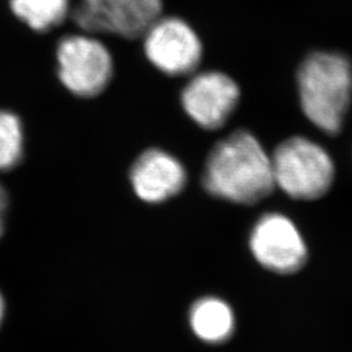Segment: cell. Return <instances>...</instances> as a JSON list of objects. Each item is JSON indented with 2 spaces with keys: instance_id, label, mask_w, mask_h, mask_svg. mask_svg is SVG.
I'll return each mask as SVG.
<instances>
[{
  "instance_id": "6da1fadb",
  "label": "cell",
  "mask_w": 352,
  "mask_h": 352,
  "mask_svg": "<svg viewBox=\"0 0 352 352\" xmlns=\"http://www.w3.org/2000/svg\"><path fill=\"white\" fill-rule=\"evenodd\" d=\"M202 184L218 199L253 205L276 188L272 157L247 131H236L219 141L205 164Z\"/></svg>"
},
{
  "instance_id": "7a4b0ae2",
  "label": "cell",
  "mask_w": 352,
  "mask_h": 352,
  "mask_svg": "<svg viewBox=\"0 0 352 352\" xmlns=\"http://www.w3.org/2000/svg\"><path fill=\"white\" fill-rule=\"evenodd\" d=\"M304 115L327 135L340 133L352 98V64L338 52L317 51L298 71Z\"/></svg>"
},
{
  "instance_id": "3957f363",
  "label": "cell",
  "mask_w": 352,
  "mask_h": 352,
  "mask_svg": "<svg viewBox=\"0 0 352 352\" xmlns=\"http://www.w3.org/2000/svg\"><path fill=\"white\" fill-rule=\"evenodd\" d=\"M272 164L276 186L295 200H317L334 183L336 167L331 157L307 138L283 141L274 151Z\"/></svg>"
},
{
  "instance_id": "277c9868",
  "label": "cell",
  "mask_w": 352,
  "mask_h": 352,
  "mask_svg": "<svg viewBox=\"0 0 352 352\" xmlns=\"http://www.w3.org/2000/svg\"><path fill=\"white\" fill-rule=\"evenodd\" d=\"M56 58L62 84L77 97H97L113 77L110 52L87 33L64 37L59 42Z\"/></svg>"
},
{
  "instance_id": "5b68a950",
  "label": "cell",
  "mask_w": 352,
  "mask_h": 352,
  "mask_svg": "<svg viewBox=\"0 0 352 352\" xmlns=\"http://www.w3.org/2000/svg\"><path fill=\"white\" fill-rule=\"evenodd\" d=\"M161 13L162 0H81L72 17L87 34L135 39L142 37Z\"/></svg>"
},
{
  "instance_id": "8992f818",
  "label": "cell",
  "mask_w": 352,
  "mask_h": 352,
  "mask_svg": "<svg viewBox=\"0 0 352 352\" xmlns=\"http://www.w3.org/2000/svg\"><path fill=\"white\" fill-rule=\"evenodd\" d=\"M250 247L256 261L277 274L299 272L308 258L300 231L283 214L263 215L252 230Z\"/></svg>"
},
{
  "instance_id": "52a82bcc",
  "label": "cell",
  "mask_w": 352,
  "mask_h": 352,
  "mask_svg": "<svg viewBox=\"0 0 352 352\" xmlns=\"http://www.w3.org/2000/svg\"><path fill=\"white\" fill-rule=\"evenodd\" d=\"M142 37L146 58L166 75H189L201 62V41L182 19L160 17Z\"/></svg>"
},
{
  "instance_id": "ba28073f",
  "label": "cell",
  "mask_w": 352,
  "mask_h": 352,
  "mask_svg": "<svg viewBox=\"0 0 352 352\" xmlns=\"http://www.w3.org/2000/svg\"><path fill=\"white\" fill-rule=\"evenodd\" d=\"M239 96V88L231 77L221 72H202L186 85L182 103L199 126L218 129L234 113Z\"/></svg>"
},
{
  "instance_id": "9c48e42d",
  "label": "cell",
  "mask_w": 352,
  "mask_h": 352,
  "mask_svg": "<svg viewBox=\"0 0 352 352\" xmlns=\"http://www.w3.org/2000/svg\"><path fill=\"white\" fill-rule=\"evenodd\" d=\"M187 174L175 157L160 149L142 153L131 168V183L142 201L164 202L184 188Z\"/></svg>"
},
{
  "instance_id": "30bf717a",
  "label": "cell",
  "mask_w": 352,
  "mask_h": 352,
  "mask_svg": "<svg viewBox=\"0 0 352 352\" xmlns=\"http://www.w3.org/2000/svg\"><path fill=\"white\" fill-rule=\"evenodd\" d=\"M190 327L193 333L208 343H222L235 329V316L227 302L217 298H204L190 309Z\"/></svg>"
},
{
  "instance_id": "8fae6325",
  "label": "cell",
  "mask_w": 352,
  "mask_h": 352,
  "mask_svg": "<svg viewBox=\"0 0 352 352\" xmlns=\"http://www.w3.org/2000/svg\"><path fill=\"white\" fill-rule=\"evenodd\" d=\"M13 13L37 32L60 25L69 13V0H11Z\"/></svg>"
},
{
  "instance_id": "7c38bea8",
  "label": "cell",
  "mask_w": 352,
  "mask_h": 352,
  "mask_svg": "<svg viewBox=\"0 0 352 352\" xmlns=\"http://www.w3.org/2000/svg\"><path fill=\"white\" fill-rule=\"evenodd\" d=\"M24 133L20 119L12 113L0 111V171H10L21 162Z\"/></svg>"
},
{
  "instance_id": "4fadbf2b",
  "label": "cell",
  "mask_w": 352,
  "mask_h": 352,
  "mask_svg": "<svg viewBox=\"0 0 352 352\" xmlns=\"http://www.w3.org/2000/svg\"><path fill=\"white\" fill-rule=\"evenodd\" d=\"M8 204H10L8 193L6 188L0 184V236L4 230V219H6V214L8 210Z\"/></svg>"
},
{
  "instance_id": "5bb4252c",
  "label": "cell",
  "mask_w": 352,
  "mask_h": 352,
  "mask_svg": "<svg viewBox=\"0 0 352 352\" xmlns=\"http://www.w3.org/2000/svg\"><path fill=\"white\" fill-rule=\"evenodd\" d=\"M4 308H6L4 299H3V296L0 294V325H1V321H3V317H4Z\"/></svg>"
}]
</instances>
